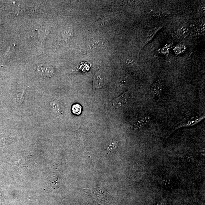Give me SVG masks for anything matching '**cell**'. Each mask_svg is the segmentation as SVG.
<instances>
[{
	"mask_svg": "<svg viewBox=\"0 0 205 205\" xmlns=\"http://www.w3.org/2000/svg\"><path fill=\"white\" fill-rule=\"evenodd\" d=\"M24 93H18L17 94L15 98V103L17 106L20 105L24 100Z\"/></svg>",
	"mask_w": 205,
	"mask_h": 205,
	"instance_id": "9c48e42d",
	"label": "cell"
},
{
	"mask_svg": "<svg viewBox=\"0 0 205 205\" xmlns=\"http://www.w3.org/2000/svg\"><path fill=\"white\" fill-rule=\"evenodd\" d=\"M128 91L124 93L120 96L114 99L110 102L112 106L115 108H118L126 103L127 100Z\"/></svg>",
	"mask_w": 205,
	"mask_h": 205,
	"instance_id": "7a4b0ae2",
	"label": "cell"
},
{
	"mask_svg": "<svg viewBox=\"0 0 205 205\" xmlns=\"http://www.w3.org/2000/svg\"><path fill=\"white\" fill-rule=\"evenodd\" d=\"M161 184L163 185L165 187L170 188L172 186L171 180L167 178H164L161 179L160 180Z\"/></svg>",
	"mask_w": 205,
	"mask_h": 205,
	"instance_id": "52a82bcc",
	"label": "cell"
},
{
	"mask_svg": "<svg viewBox=\"0 0 205 205\" xmlns=\"http://www.w3.org/2000/svg\"><path fill=\"white\" fill-rule=\"evenodd\" d=\"M118 142L116 141H113L109 145L108 147L107 148V150L109 152H112L114 151L115 150L117 146H118Z\"/></svg>",
	"mask_w": 205,
	"mask_h": 205,
	"instance_id": "8fae6325",
	"label": "cell"
},
{
	"mask_svg": "<svg viewBox=\"0 0 205 205\" xmlns=\"http://www.w3.org/2000/svg\"><path fill=\"white\" fill-rule=\"evenodd\" d=\"M178 33L180 35L183 37L187 36L188 34V28L187 26H182L178 30Z\"/></svg>",
	"mask_w": 205,
	"mask_h": 205,
	"instance_id": "8992f818",
	"label": "cell"
},
{
	"mask_svg": "<svg viewBox=\"0 0 205 205\" xmlns=\"http://www.w3.org/2000/svg\"><path fill=\"white\" fill-rule=\"evenodd\" d=\"M53 110L56 114H61V107L58 105V102H55V101H54V102H53Z\"/></svg>",
	"mask_w": 205,
	"mask_h": 205,
	"instance_id": "30bf717a",
	"label": "cell"
},
{
	"mask_svg": "<svg viewBox=\"0 0 205 205\" xmlns=\"http://www.w3.org/2000/svg\"><path fill=\"white\" fill-rule=\"evenodd\" d=\"M93 84L94 88L98 89L103 87V78L102 76L100 74H97L93 78Z\"/></svg>",
	"mask_w": 205,
	"mask_h": 205,
	"instance_id": "3957f363",
	"label": "cell"
},
{
	"mask_svg": "<svg viewBox=\"0 0 205 205\" xmlns=\"http://www.w3.org/2000/svg\"><path fill=\"white\" fill-rule=\"evenodd\" d=\"M204 118L205 116L203 115V116L201 117H200V118H196V119L194 120L189 121H188V122H187V123H185L184 124L181 125V126H178V127L176 128H175V130H174V131L172 132L171 134L173 132L175 131V130H177V129L180 128L181 127H186V126H193V125L196 124L198 123V122H200V121L202 120H203V118Z\"/></svg>",
	"mask_w": 205,
	"mask_h": 205,
	"instance_id": "277c9868",
	"label": "cell"
},
{
	"mask_svg": "<svg viewBox=\"0 0 205 205\" xmlns=\"http://www.w3.org/2000/svg\"><path fill=\"white\" fill-rule=\"evenodd\" d=\"M82 108L79 105L77 104L73 105L72 108V111L74 114L79 115L82 112Z\"/></svg>",
	"mask_w": 205,
	"mask_h": 205,
	"instance_id": "ba28073f",
	"label": "cell"
},
{
	"mask_svg": "<svg viewBox=\"0 0 205 205\" xmlns=\"http://www.w3.org/2000/svg\"><path fill=\"white\" fill-rule=\"evenodd\" d=\"M158 205H164V204L163 203H159V204H158Z\"/></svg>",
	"mask_w": 205,
	"mask_h": 205,
	"instance_id": "7c38bea8",
	"label": "cell"
},
{
	"mask_svg": "<svg viewBox=\"0 0 205 205\" xmlns=\"http://www.w3.org/2000/svg\"><path fill=\"white\" fill-rule=\"evenodd\" d=\"M12 141L11 138L7 136L0 134V147H4L10 144Z\"/></svg>",
	"mask_w": 205,
	"mask_h": 205,
	"instance_id": "5b68a950",
	"label": "cell"
},
{
	"mask_svg": "<svg viewBox=\"0 0 205 205\" xmlns=\"http://www.w3.org/2000/svg\"><path fill=\"white\" fill-rule=\"evenodd\" d=\"M37 71L44 77H51L54 74V70L51 66L47 64H40L38 66Z\"/></svg>",
	"mask_w": 205,
	"mask_h": 205,
	"instance_id": "6da1fadb",
	"label": "cell"
}]
</instances>
